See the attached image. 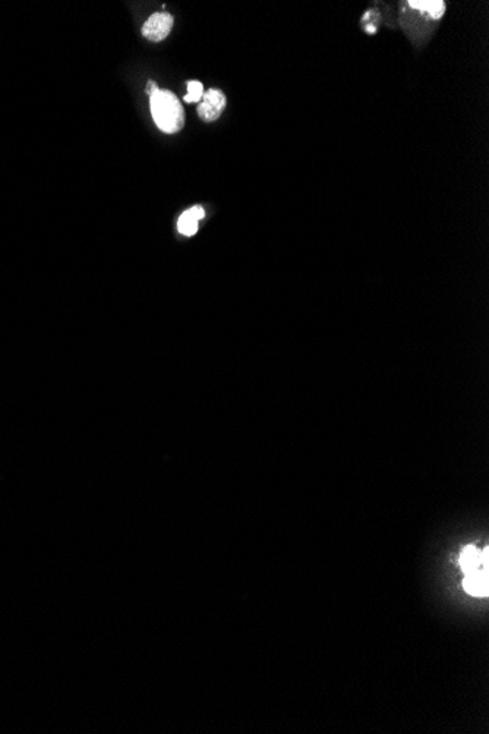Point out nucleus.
I'll list each match as a JSON object with an SVG mask.
<instances>
[{
  "mask_svg": "<svg viewBox=\"0 0 489 734\" xmlns=\"http://www.w3.org/2000/svg\"><path fill=\"white\" fill-rule=\"evenodd\" d=\"M153 119L160 130L176 134L185 125V111L180 100L168 90H159L149 97Z\"/></svg>",
  "mask_w": 489,
  "mask_h": 734,
  "instance_id": "f257e3e1",
  "label": "nucleus"
},
{
  "mask_svg": "<svg viewBox=\"0 0 489 734\" xmlns=\"http://www.w3.org/2000/svg\"><path fill=\"white\" fill-rule=\"evenodd\" d=\"M173 16L171 13H154L148 18L142 25V35L149 42H163L166 37L171 34L173 28Z\"/></svg>",
  "mask_w": 489,
  "mask_h": 734,
  "instance_id": "f03ea898",
  "label": "nucleus"
},
{
  "mask_svg": "<svg viewBox=\"0 0 489 734\" xmlns=\"http://www.w3.org/2000/svg\"><path fill=\"white\" fill-rule=\"evenodd\" d=\"M225 109V96L223 91L217 88H211L206 92H204L202 102L199 103L197 111L198 116L205 122H214L217 121L223 110Z\"/></svg>",
  "mask_w": 489,
  "mask_h": 734,
  "instance_id": "7ed1b4c3",
  "label": "nucleus"
},
{
  "mask_svg": "<svg viewBox=\"0 0 489 734\" xmlns=\"http://www.w3.org/2000/svg\"><path fill=\"white\" fill-rule=\"evenodd\" d=\"M488 553H489L488 547H485L483 551L478 550L476 547H473V545H467V547H464L459 557V564H460L462 570L464 572V575L476 572L482 568H488L489 566Z\"/></svg>",
  "mask_w": 489,
  "mask_h": 734,
  "instance_id": "20e7f679",
  "label": "nucleus"
},
{
  "mask_svg": "<svg viewBox=\"0 0 489 734\" xmlns=\"http://www.w3.org/2000/svg\"><path fill=\"white\" fill-rule=\"evenodd\" d=\"M463 588L469 595L488 597V594H489L488 568H482L476 572L467 573L463 580Z\"/></svg>",
  "mask_w": 489,
  "mask_h": 734,
  "instance_id": "39448f33",
  "label": "nucleus"
},
{
  "mask_svg": "<svg viewBox=\"0 0 489 734\" xmlns=\"http://www.w3.org/2000/svg\"><path fill=\"white\" fill-rule=\"evenodd\" d=\"M204 216H205V212L199 205H195V207H192V209L185 212L179 217V221H178L179 233H182L185 236H194L198 231V223H199V220L204 219Z\"/></svg>",
  "mask_w": 489,
  "mask_h": 734,
  "instance_id": "423d86ee",
  "label": "nucleus"
},
{
  "mask_svg": "<svg viewBox=\"0 0 489 734\" xmlns=\"http://www.w3.org/2000/svg\"><path fill=\"white\" fill-rule=\"evenodd\" d=\"M407 5L409 8L426 15L431 20H440L445 13V4L442 0H410Z\"/></svg>",
  "mask_w": 489,
  "mask_h": 734,
  "instance_id": "0eeeda50",
  "label": "nucleus"
},
{
  "mask_svg": "<svg viewBox=\"0 0 489 734\" xmlns=\"http://www.w3.org/2000/svg\"><path fill=\"white\" fill-rule=\"evenodd\" d=\"M204 96V85L199 81H190L187 82V92L183 97L186 103H198L202 100Z\"/></svg>",
  "mask_w": 489,
  "mask_h": 734,
  "instance_id": "6e6552de",
  "label": "nucleus"
},
{
  "mask_svg": "<svg viewBox=\"0 0 489 734\" xmlns=\"http://www.w3.org/2000/svg\"><path fill=\"white\" fill-rule=\"evenodd\" d=\"M159 90H160V88H159V85H157L156 81H153V80H151V81H148V84H147V90H145V91H147V94H148L149 97H151L153 94H156Z\"/></svg>",
  "mask_w": 489,
  "mask_h": 734,
  "instance_id": "1a4fd4ad",
  "label": "nucleus"
},
{
  "mask_svg": "<svg viewBox=\"0 0 489 734\" xmlns=\"http://www.w3.org/2000/svg\"><path fill=\"white\" fill-rule=\"evenodd\" d=\"M365 31H366L368 34H375V32H377V27L372 25V24H368L366 28H365Z\"/></svg>",
  "mask_w": 489,
  "mask_h": 734,
  "instance_id": "9d476101",
  "label": "nucleus"
}]
</instances>
